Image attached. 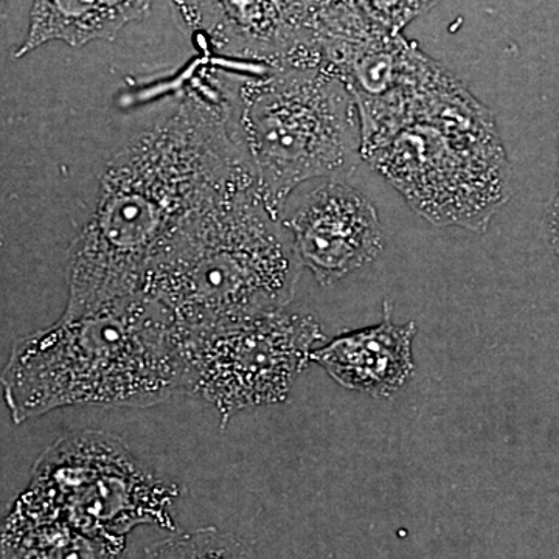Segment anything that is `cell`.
Returning a JSON list of instances; mask_svg holds the SVG:
<instances>
[{
	"label": "cell",
	"mask_w": 559,
	"mask_h": 559,
	"mask_svg": "<svg viewBox=\"0 0 559 559\" xmlns=\"http://www.w3.org/2000/svg\"><path fill=\"white\" fill-rule=\"evenodd\" d=\"M246 183L255 179L230 138L226 103L212 76V86L190 91L175 112L109 164L97 204L70 248L62 316L142 293L151 261L173 235Z\"/></svg>",
	"instance_id": "obj_1"
},
{
	"label": "cell",
	"mask_w": 559,
	"mask_h": 559,
	"mask_svg": "<svg viewBox=\"0 0 559 559\" xmlns=\"http://www.w3.org/2000/svg\"><path fill=\"white\" fill-rule=\"evenodd\" d=\"M0 388L22 425L72 406H157L190 393V374L171 312L138 293L22 337Z\"/></svg>",
	"instance_id": "obj_2"
},
{
	"label": "cell",
	"mask_w": 559,
	"mask_h": 559,
	"mask_svg": "<svg viewBox=\"0 0 559 559\" xmlns=\"http://www.w3.org/2000/svg\"><path fill=\"white\" fill-rule=\"evenodd\" d=\"M362 160L433 226L485 234L510 200L495 116L448 69L396 119L362 135Z\"/></svg>",
	"instance_id": "obj_3"
},
{
	"label": "cell",
	"mask_w": 559,
	"mask_h": 559,
	"mask_svg": "<svg viewBox=\"0 0 559 559\" xmlns=\"http://www.w3.org/2000/svg\"><path fill=\"white\" fill-rule=\"evenodd\" d=\"M301 267L289 230L255 183H246L173 235L151 261L142 293L179 329H209L288 308Z\"/></svg>",
	"instance_id": "obj_4"
},
{
	"label": "cell",
	"mask_w": 559,
	"mask_h": 559,
	"mask_svg": "<svg viewBox=\"0 0 559 559\" xmlns=\"http://www.w3.org/2000/svg\"><path fill=\"white\" fill-rule=\"evenodd\" d=\"M230 138L275 218L300 183L344 180L362 162L358 106L323 64L216 75Z\"/></svg>",
	"instance_id": "obj_5"
},
{
	"label": "cell",
	"mask_w": 559,
	"mask_h": 559,
	"mask_svg": "<svg viewBox=\"0 0 559 559\" xmlns=\"http://www.w3.org/2000/svg\"><path fill=\"white\" fill-rule=\"evenodd\" d=\"M178 498L175 485L143 468L119 440L83 430L43 452L17 499L87 535L127 543L139 525L175 530Z\"/></svg>",
	"instance_id": "obj_6"
},
{
	"label": "cell",
	"mask_w": 559,
	"mask_h": 559,
	"mask_svg": "<svg viewBox=\"0 0 559 559\" xmlns=\"http://www.w3.org/2000/svg\"><path fill=\"white\" fill-rule=\"evenodd\" d=\"M179 333L190 393L207 400L223 425L238 412L288 399L323 340L318 320L286 308Z\"/></svg>",
	"instance_id": "obj_7"
},
{
	"label": "cell",
	"mask_w": 559,
	"mask_h": 559,
	"mask_svg": "<svg viewBox=\"0 0 559 559\" xmlns=\"http://www.w3.org/2000/svg\"><path fill=\"white\" fill-rule=\"evenodd\" d=\"M223 58L250 69L318 66L316 28L326 0H175Z\"/></svg>",
	"instance_id": "obj_8"
},
{
	"label": "cell",
	"mask_w": 559,
	"mask_h": 559,
	"mask_svg": "<svg viewBox=\"0 0 559 559\" xmlns=\"http://www.w3.org/2000/svg\"><path fill=\"white\" fill-rule=\"evenodd\" d=\"M301 266L330 286L367 266L384 249L380 216L369 198L330 180L311 191L288 221Z\"/></svg>",
	"instance_id": "obj_9"
},
{
	"label": "cell",
	"mask_w": 559,
	"mask_h": 559,
	"mask_svg": "<svg viewBox=\"0 0 559 559\" xmlns=\"http://www.w3.org/2000/svg\"><path fill=\"white\" fill-rule=\"evenodd\" d=\"M415 333L414 322L406 325L392 322L390 304L384 301L378 325L342 334L325 347L314 349L311 360L345 389L389 399L414 374Z\"/></svg>",
	"instance_id": "obj_10"
},
{
	"label": "cell",
	"mask_w": 559,
	"mask_h": 559,
	"mask_svg": "<svg viewBox=\"0 0 559 559\" xmlns=\"http://www.w3.org/2000/svg\"><path fill=\"white\" fill-rule=\"evenodd\" d=\"M156 0H35L27 39L17 57L53 40L81 47L114 39L128 24L148 13Z\"/></svg>",
	"instance_id": "obj_11"
},
{
	"label": "cell",
	"mask_w": 559,
	"mask_h": 559,
	"mask_svg": "<svg viewBox=\"0 0 559 559\" xmlns=\"http://www.w3.org/2000/svg\"><path fill=\"white\" fill-rule=\"evenodd\" d=\"M127 543L87 535L16 499L0 532V559H120Z\"/></svg>",
	"instance_id": "obj_12"
},
{
	"label": "cell",
	"mask_w": 559,
	"mask_h": 559,
	"mask_svg": "<svg viewBox=\"0 0 559 559\" xmlns=\"http://www.w3.org/2000/svg\"><path fill=\"white\" fill-rule=\"evenodd\" d=\"M143 559H260L248 543L215 527L178 533L146 549Z\"/></svg>",
	"instance_id": "obj_13"
},
{
	"label": "cell",
	"mask_w": 559,
	"mask_h": 559,
	"mask_svg": "<svg viewBox=\"0 0 559 559\" xmlns=\"http://www.w3.org/2000/svg\"><path fill=\"white\" fill-rule=\"evenodd\" d=\"M440 0H355L359 10L384 31L401 33Z\"/></svg>",
	"instance_id": "obj_14"
},
{
	"label": "cell",
	"mask_w": 559,
	"mask_h": 559,
	"mask_svg": "<svg viewBox=\"0 0 559 559\" xmlns=\"http://www.w3.org/2000/svg\"><path fill=\"white\" fill-rule=\"evenodd\" d=\"M549 226L551 230V237H554L555 245L559 250V190L554 202H551L549 210Z\"/></svg>",
	"instance_id": "obj_15"
},
{
	"label": "cell",
	"mask_w": 559,
	"mask_h": 559,
	"mask_svg": "<svg viewBox=\"0 0 559 559\" xmlns=\"http://www.w3.org/2000/svg\"><path fill=\"white\" fill-rule=\"evenodd\" d=\"M558 135H559V124H558Z\"/></svg>",
	"instance_id": "obj_16"
},
{
	"label": "cell",
	"mask_w": 559,
	"mask_h": 559,
	"mask_svg": "<svg viewBox=\"0 0 559 559\" xmlns=\"http://www.w3.org/2000/svg\"><path fill=\"white\" fill-rule=\"evenodd\" d=\"M0 2H2V0H0Z\"/></svg>",
	"instance_id": "obj_17"
}]
</instances>
